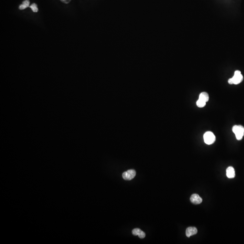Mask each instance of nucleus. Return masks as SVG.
Here are the masks:
<instances>
[{
	"mask_svg": "<svg viewBox=\"0 0 244 244\" xmlns=\"http://www.w3.org/2000/svg\"><path fill=\"white\" fill-rule=\"evenodd\" d=\"M60 1L63 2L64 3L67 4L70 2L71 0H60Z\"/></svg>",
	"mask_w": 244,
	"mask_h": 244,
	"instance_id": "nucleus-13",
	"label": "nucleus"
},
{
	"mask_svg": "<svg viewBox=\"0 0 244 244\" xmlns=\"http://www.w3.org/2000/svg\"><path fill=\"white\" fill-rule=\"evenodd\" d=\"M30 7L32 10L34 12H37L39 11L38 7H37V5L35 3L32 4L31 5H30Z\"/></svg>",
	"mask_w": 244,
	"mask_h": 244,
	"instance_id": "nucleus-12",
	"label": "nucleus"
},
{
	"mask_svg": "<svg viewBox=\"0 0 244 244\" xmlns=\"http://www.w3.org/2000/svg\"><path fill=\"white\" fill-rule=\"evenodd\" d=\"M198 233V230L196 227H189L186 230V235L188 237L196 235Z\"/></svg>",
	"mask_w": 244,
	"mask_h": 244,
	"instance_id": "nucleus-6",
	"label": "nucleus"
},
{
	"mask_svg": "<svg viewBox=\"0 0 244 244\" xmlns=\"http://www.w3.org/2000/svg\"><path fill=\"white\" fill-rule=\"evenodd\" d=\"M204 141L207 145H211L215 142L216 137L213 132H207L203 135Z\"/></svg>",
	"mask_w": 244,
	"mask_h": 244,
	"instance_id": "nucleus-3",
	"label": "nucleus"
},
{
	"mask_svg": "<svg viewBox=\"0 0 244 244\" xmlns=\"http://www.w3.org/2000/svg\"><path fill=\"white\" fill-rule=\"evenodd\" d=\"M132 234L134 236H138L141 239H143L146 236L145 233L139 228H135L132 231Z\"/></svg>",
	"mask_w": 244,
	"mask_h": 244,
	"instance_id": "nucleus-8",
	"label": "nucleus"
},
{
	"mask_svg": "<svg viewBox=\"0 0 244 244\" xmlns=\"http://www.w3.org/2000/svg\"><path fill=\"white\" fill-rule=\"evenodd\" d=\"M226 176L229 179H233L235 177V171L233 167L229 166L226 170Z\"/></svg>",
	"mask_w": 244,
	"mask_h": 244,
	"instance_id": "nucleus-7",
	"label": "nucleus"
},
{
	"mask_svg": "<svg viewBox=\"0 0 244 244\" xmlns=\"http://www.w3.org/2000/svg\"><path fill=\"white\" fill-rule=\"evenodd\" d=\"M190 201L193 203L194 204H199L201 203L203 201L202 199L197 194H193L190 197Z\"/></svg>",
	"mask_w": 244,
	"mask_h": 244,
	"instance_id": "nucleus-5",
	"label": "nucleus"
},
{
	"mask_svg": "<svg viewBox=\"0 0 244 244\" xmlns=\"http://www.w3.org/2000/svg\"><path fill=\"white\" fill-rule=\"evenodd\" d=\"M196 104H197V106L199 107L203 108L206 106V102H205L204 101L202 100V99H199L197 100Z\"/></svg>",
	"mask_w": 244,
	"mask_h": 244,
	"instance_id": "nucleus-11",
	"label": "nucleus"
},
{
	"mask_svg": "<svg viewBox=\"0 0 244 244\" xmlns=\"http://www.w3.org/2000/svg\"><path fill=\"white\" fill-rule=\"evenodd\" d=\"M243 80V76L241 74V72L240 71H236L235 72L234 75L233 77L228 80V83L230 84L237 85L242 82Z\"/></svg>",
	"mask_w": 244,
	"mask_h": 244,
	"instance_id": "nucleus-1",
	"label": "nucleus"
},
{
	"mask_svg": "<svg viewBox=\"0 0 244 244\" xmlns=\"http://www.w3.org/2000/svg\"><path fill=\"white\" fill-rule=\"evenodd\" d=\"M233 132L235 134L236 138L241 140L244 135V128L242 125H235L233 128Z\"/></svg>",
	"mask_w": 244,
	"mask_h": 244,
	"instance_id": "nucleus-2",
	"label": "nucleus"
},
{
	"mask_svg": "<svg viewBox=\"0 0 244 244\" xmlns=\"http://www.w3.org/2000/svg\"><path fill=\"white\" fill-rule=\"evenodd\" d=\"M30 2L29 0H25L23 2L22 4L19 6V9L21 10H24L27 7H30Z\"/></svg>",
	"mask_w": 244,
	"mask_h": 244,
	"instance_id": "nucleus-10",
	"label": "nucleus"
},
{
	"mask_svg": "<svg viewBox=\"0 0 244 244\" xmlns=\"http://www.w3.org/2000/svg\"><path fill=\"white\" fill-rule=\"evenodd\" d=\"M199 99L203 100L205 102H207L209 100V97L208 96V94L206 92H202L200 95L199 96Z\"/></svg>",
	"mask_w": 244,
	"mask_h": 244,
	"instance_id": "nucleus-9",
	"label": "nucleus"
},
{
	"mask_svg": "<svg viewBox=\"0 0 244 244\" xmlns=\"http://www.w3.org/2000/svg\"><path fill=\"white\" fill-rule=\"evenodd\" d=\"M136 172L135 170H129L124 172L122 174V178L126 181H130L135 177Z\"/></svg>",
	"mask_w": 244,
	"mask_h": 244,
	"instance_id": "nucleus-4",
	"label": "nucleus"
}]
</instances>
